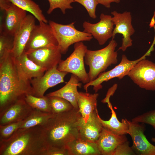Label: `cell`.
Returning a JSON list of instances; mask_svg holds the SVG:
<instances>
[{"instance_id":"1","label":"cell","mask_w":155,"mask_h":155,"mask_svg":"<svg viewBox=\"0 0 155 155\" xmlns=\"http://www.w3.org/2000/svg\"><path fill=\"white\" fill-rule=\"evenodd\" d=\"M82 116L73 108L53 114L42 127L47 148H66L70 142L79 137V125Z\"/></svg>"},{"instance_id":"2","label":"cell","mask_w":155,"mask_h":155,"mask_svg":"<svg viewBox=\"0 0 155 155\" xmlns=\"http://www.w3.org/2000/svg\"><path fill=\"white\" fill-rule=\"evenodd\" d=\"M34 95L30 81L19 77L11 52L0 59V113L27 95Z\"/></svg>"},{"instance_id":"3","label":"cell","mask_w":155,"mask_h":155,"mask_svg":"<svg viewBox=\"0 0 155 155\" xmlns=\"http://www.w3.org/2000/svg\"><path fill=\"white\" fill-rule=\"evenodd\" d=\"M46 148L40 125L19 129L8 139L0 140V155H43Z\"/></svg>"},{"instance_id":"4","label":"cell","mask_w":155,"mask_h":155,"mask_svg":"<svg viewBox=\"0 0 155 155\" xmlns=\"http://www.w3.org/2000/svg\"><path fill=\"white\" fill-rule=\"evenodd\" d=\"M117 44L114 39L105 47L96 50L87 49L84 57L85 63L89 66L88 73L90 82L96 79L109 66L118 62V53L115 51Z\"/></svg>"},{"instance_id":"5","label":"cell","mask_w":155,"mask_h":155,"mask_svg":"<svg viewBox=\"0 0 155 155\" xmlns=\"http://www.w3.org/2000/svg\"><path fill=\"white\" fill-rule=\"evenodd\" d=\"M75 23L63 24L51 20L49 22L62 54H65L71 45L80 42L90 41L93 38L90 34L76 29Z\"/></svg>"},{"instance_id":"6","label":"cell","mask_w":155,"mask_h":155,"mask_svg":"<svg viewBox=\"0 0 155 155\" xmlns=\"http://www.w3.org/2000/svg\"><path fill=\"white\" fill-rule=\"evenodd\" d=\"M74 49L73 51L68 57L65 60H61L57 69L61 71L71 73L77 76L80 81L86 84L90 82L84 63L87 47L82 42H80L74 44Z\"/></svg>"},{"instance_id":"7","label":"cell","mask_w":155,"mask_h":155,"mask_svg":"<svg viewBox=\"0 0 155 155\" xmlns=\"http://www.w3.org/2000/svg\"><path fill=\"white\" fill-rule=\"evenodd\" d=\"M153 50L150 48L147 52L140 58L135 60H129L126 56L123 55L120 63L112 69L106 72H104L100 74L98 77L94 80L85 84L84 88L86 92L90 86H93V89L95 93L102 88V84L104 82L107 81L111 79L117 78L119 80L125 76L128 75L131 68L137 62L146 59V57L150 55Z\"/></svg>"},{"instance_id":"8","label":"cell","mask_w":155,"mask_h":155,"mask_svg":"<svg viewBox=\"0 0 155 155\" xmlns=\"http://www.w3.org/2000/svg\"><path fill=\"white\" fill-rule=\"evenodd\" d=\"M0 9L3 11L0 34L13 37L27 16L26 11L5 0H0Z\"/></svg>"},{"instance_id":"9","label":"cell","mask_w":155,"mask_h":155,"mask_svg":"<svg viewBox=\"0 0 155 155\" xmlns=\"http://www.w3.org/2000/svg\"><path fill=\"white\" fill-rule=\"evenodd\" d=\"M135 84L146 90L155 91V63L146 59L137 62L127 75Z\"/></svg>"},{"instance_id":"10","label":"cell","mask_w":155,"mask_h":155,"mask_svg":"<svg viewBox=\"0 0 155 155\" xmlns=\"http://www.w3.org/2000/svg\"><path fill=\"white\" fill-rule=\"evenodd\" d=\"M32 30L26 46V53L32 51L54 45H58L57 40L49 24L39 22Z\"/></svg>"},{"instance_id":"11","label":"cell","mask_w":155,"mask_h":155,"mask_svg":"<svg viewBox=\"0 0 155 155\" xmlns=\"http://www.w3.org/2000/svg\"><path fill=\"white\" fill-rule=\"evenodd\" d=\"M129 124L127 134L131 137V147L136 155H155V146L151 144L144 134L145 124L127 120Z\"/></svg>"},{"instance_id":"12","label":"cell","mask_w":155,"mask_h":155,"mask_svg":"<svg viewBox=\"0 0 155 155\" xmlns=\"http://www.w3.org/2000/svg\"><path fill=\"white\" fill-rule=\"evenodd\" d=\"M113 15L112 20L115 26L114 28L112 39H114L117 34L122 35L121 46L118 50L125 51L127 48L132 45V40L131 38L135 32L131 24L132 17L130 12L125 11L122 13L116 11L111 12Z\"/></svg>"},{"instance_id":"13","label":"cell","mask_w":155,"mask_h":155,"mask_svg":"<svg viewBox=\"0 0 155 155\" xmlns=\"http://www.w3.org/2000/svg\"><path fill=\"white\" fill-rule=\"evenodd\" d=\"M100 20L95 24L84 21L83 24V31L91 34L98 41L99 45L105 44L112 38L114 30V23L111 15L101 13Z\"/></svg>"},{"instance_id":"14","label":"cell","mask_w":155,"mask_h":155,"mask_svg":"<svg viewBox=\"0 0 155 155\" xmlns=\"http://www.w3.org/2000/svg\"><path fill=\"white\" fill-rule=\"evenodd\" d=\"M57 65L45 71L44 74L38 77L34 78L30 82L34 92V96L42 97L49 88L62 83H65V77L68 73L61 71L57 69Z\"/></svg>"},{"instance_id":"15","label":"cell","mask_w":155,"mask_h":155,"mask_svg":"<svg viewBox=\"0 0 155 155\" xmlns=\"http://www.w3.org/2000/svg\"><path fill=\"white\" fill-rule=\"evenodd\" d=\"M26 54L30 60L46 71L58 65L62 60V53L58 45L39 49Z\"/></svg>"},{"instance_id":"16","label":"cell","mask_w":155,"mask_h":155,"mask_svg":"<svg viewBox=\"0 0 155 155\" xmlns=\"http://www.w3.org/2000/svg\"><path fill=\"white\" fill-rule=\"evenodd\" d=\"M35 17L27 15L21 23L13 36V46L11 52L15 58L20 56L24 51L32 31L36 25Z\"/></svg>"},{"instance_id":"17","label":"cell","mask_w":155,"mask_h":155,"mask_svg":"<svg viewBox=\"0 0 155 155\" xmlns=\"http://www.w3.org/2000/svg\"><path fill=\"white\" fill-rule=\"evenodd\" d=\"M34 109L27 103L25 98L18 100L0 113V125L24 121Z\"/></svg>"},{"instance_id":"18","label":"cell","mask_w":155,"mask_h":155,"mask_svg":"<svg viewBox=\"0 0 155 155\" xmlns=\"http://www.w3.org/2000/svg\"><path fill=\"white\" fill-rule=\"evenodd\" d=\"M99 116L97 109L90 115L86 122L82 117L79 125V138L86 141L96 143L103 128Z\"/></svg>"},{"instance_id":"19","label":"cell","mask_w":155,"mask_h":155,"mask_svg":"<svg viewBox=\"0 0 155 155\" xmlns=\"http://www.w3.org/2000/svg\"><path fill=\"white\" fill-rule=\"evenodd\" d=\"M15 63L19 78L25 81L43 75L45 70L37 65L24 52L20 56L15 58Z\"/></svg>"},{"instance_id":"20","label":"cell","mask_w":155,"mask_h":155,"mask_svg":"<svg viewBox=\"0 0 155 155\" xmlns=\"http://www.w3.org/2000/svg\"><path fill=\"white\" fill-rule=\"evenodd\" d=\"M125 135L115 134L103 127L96 143L101 155H113L118 146L128 140Z\"/></svg>"},{"instance_id":"21","label":"cell","mask_w":155,"mask_h":155,"mask_svg":"<svg viewBox=\"0 0 155 155\" xmlns=\"http://www.w3.org/2000/svg\"><path fill=\"white\" fill-rule=\"evenodd\" d=\"M76 75L72 74L69 81L61 88L50 92L46 95L47 96H55L63 98L69 101L75 109L79 110L77 101L78 92L77 87H81L82 84Z\"/></svg>"},{"instance_id":"22","label":"cell","mask_w":155,"mask_h":155,"mask_svg":"<svg viewBox=\"0 0 155 155\" xmlns=\"http://www.w3.org/2000/svg\"><path fill=\"white\" fill-rule=\"evenodd\" d=\"M99 94L79 92L77 101L79 111L85 122L90 115L97 109V99Z\"/></svg>"},{"instance_id":"23","label":"cell","mask_w":155,"mask_h":155,"mask_svg":"<svg viewBox=\"0 0 155 155\" xmlns=\"http://www.w3.org/2000/svg\"><path fill=\"white\" fill-rule=\"evenodd\" d=\"M66 148L69 155H100L96 143L78 138L69 143Z\"/></svg>"},{"instance_id":"24","label":"cell","mask_w":155,"mask_h":155,"mask_svg":"<svg viewBox=\"0 0 155 155\" xmlns=\"http://www.w3.org/2000/svg\"><path fill=\"white\" fill-rule=\"evenodd\" d=\"M108 106L111 111V116L108 120L102 119L99 116V119L103 127L112 132L118 135H126L129 129V124L126 119H123L121 121H119L115 111L110 103Z\"/></svg>"},{"instance_id":"25","label":"cell","mask_w":155,"mask_h":155,"mask_svg":"<svg viewBox=\"0 0 155 155\" xmlns=\"http://www.w3.org/2000/svg\"><path fill=\"white\" fill-rule=\"evenodd\" d=\"M33 15L38 22L47 23L48 20L39 5L32 0H5Z\"/></svg>"},{"instance_id":"26","label":"cell","mask_w":155,"mask_h":155,"mask_svg":"<svg viewBox=\"0 0 155 155\" xmlns=\"http://www.w3.org/2000/svg\"><path fill=\"white\" fill-rule=\"evenodd\" d=\"M53 114L34 109L30 115L24 120L19 129H27L37 125L42 126Z\"/></svg>"},{"instance_id":"27","label":"cell","mask_w":155,"mask_h":155,"mask_svg":"<svg viewBox=\"0 0 155 155\" xmlns=\"http://www.w3.org/2000/svg\"><path fill=\"white\" fill-rule=\"evenodd\" d=\"M25 100L27 103L33 109L52 113L49 98L46 95L38 97L28 94L25 97Z\"/></svg>"},{"instance_id":"28","label":"cell","mask_w":155,"mask_h":155,"mask_svg":"<svg viewBox=\"0 0 155 155\" xmlns=\"http://www.w3.org/2000/svg\"><path fill=\"white\" fill-rule=\"evenodd\" d=\"M48 97L51 106L52 113L53 114L68 111L74 108L69 101L63 98L55 96Z\"/></svg>"},{"instance_id":"29","label":"cell","mask_w":155,"mask_h":155,"mask_svg":"<svg viewBox=\"0 0 155 155\" xmlns=\"http://www.w3.org/2000/svg\"><path fill=\"white\" fill-rule=\"evenodd\" d=\"M23 121L0 125V140H6L10 137L19 128Z\"/></svg>"},{"instance_id":"30","label":"cell","mask_w":155,"mask_h":155,"mask_svg":"<svg viewBox=\"0 0 155 155\" xmlns=\"http://www.w3.org/2000/svg\"><path fill=\"white\" fill-rule=\"evenodd\" d=\"M49 7L47 13L51 14L56 9L59 8L63 14L66 13V10L73 8L71 5V3L74 2V0H48Z\"/></svg>"},{"instance_id":"31","label":"cell","mask_w":155,"mask_h":155,"mask_svg":"<svg viewBox=\"0 0 155 155\" xmlns=\"http://www.w3.org/2000/svg\"><path fill=\"white\" fill-rule=\"evenodd\" d=\"M13 46V37L0 34V59L11 52Z\"/></svg>"},{"instance_id":"32","label":"cell","mask_w":155,"mask_h":155,"mask_svg":"<svg viewBox=\"0 0 155 155\" xmlns=\"http://www.w3.org/2000/svg\"><path fill=\"white\" fill-rule=\"evenodd\" d=\"M131 121L150 125L155 129V109L138 115L132 119Z\"/></svg>"},{"instance_id":"33","label":"cell","mask_w":155,"mask_h":155,"mask_svg":"<svg viewBox=\"0 0 155 155\" xmlns=\"http://www.w3.org/2000/svg\"><path fill=\"white\" fill-rule=\"evenodd\" d=\"M74 2L78 3L83 6L91 18L93 19L96 18V9L98 4L96 0H74Z\"/></svg>"},{"instance_id":"34","label":"cell","mask_w":155,"mask_h":155,"mask_svg":"<svg viewBox=\"0 0 155 155\" xmlns=\"http://www.w3.org/2000/svg\"><path fill=\"white\" fill-rule=\"evenodd\" d=\"M136 155L127 140L118 146L113 155Z\"/></svg>"},{"instance_id":"35","label":"cell","mask_w":155,"mask_h":155,"mask_svg":"<svg viewBox=\"0 0 155 155\" xmlns=\"http://www.w3.org/2000/svg\"><path fill=\"white\" fill-rule=\"evenodd\" d=\"M43 155H69V154L66 148H47L44 152Z\"/></svg>"},{"instance_id":"36","label":"cell","mask_w":155,"mask_h":155,"mask_svg":"<svg viewBox=\"0 0 155 155\" xmlns=\"http://www.w3.org/2000/svg\"><path fill=\"white\" fill-rule=\"evenodd\" d=\"M98 4H101L107 8L111 7V3L112 2L119 3L120 0H96Z\"/></svg>"},{"instance_id":"37","label":"cell","mask_w":155,"mask_h":155,"mask_svg":"<svg viewBox=\"0 0 155 155\" xmlns=\"http://www.w3.org/2000/svg\"><path fill=\"white\" fill-rule=\"evenodd\" d=\"M155 10L154 12V14L152 18L151 19V21L150 23L149 26L150 28L153 27L155 24Z\"/></svg>"}]
</instances>
